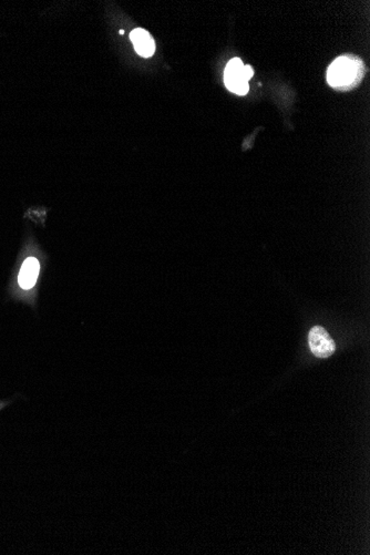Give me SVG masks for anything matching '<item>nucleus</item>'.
Masks as SVG:
<instances>
[{"instance_id":"1","label":"nucleus","mask_w":370,"mask_h":555,"mask_svg":"<svg viewBox=\"0 0 370 555\" xmlns=\"http://www.w3.org/2000/svg\"><path fill=\"white\" fill-rule=\"evenodd\" d=\"M364 76V62L353 55H345L337 58L327 70L329 86L340 91H349L357 87Z\"/></svg>"},{"instance_id":"2","label":"nucleus","mask_w":370,"mask_h":555,"mask_svg":"<svg viewBox=\"0 0 370 555\" xmlns=\"http://www.w3.org/2000/svg\"><path fill=\"white\" fill-rule=\"evenodd\" d=\"M254 75L253 68L249 65H244L240 58H234L227 64L224 71V82L227 89L232 92L245 96L250 86L249 81Z\"/></svg>"},{"instance_id":"3","label":"nucleus","mask_w":370,"mask_h":555,"mask_svg":"<svg viewBox=\"0 0 370 555\" xmlns=\"http://www.w3.org/2000/svg\"><path fill=\"white\" fill-rule=\"evenodd\" d=\"M309 344L311 353L318 358H329L336 351V345L329 331L320 326H315L309 331Z\"/></svg>"},{"instance_id":"4","label":"nucleus","mask_w":370,"mask_h":555,"mask_svg":"<svg viewBox=\"0 0 370 555\" xmlns=\"http://www.w3.org/2000/svg\"><path fill=\"white\" fill-rule=\"evenodd\" d=\"M130 39L135 46V51L139 56L150 58L155 51V39L148 31L142 28H137L130 34Z\"/></svg>"},{"instance_id":"5","label":"nucleus","mask_w":370,"mask_h":555,"mask_svg":"<svg viewBox=\"0 0 370 555\" xmlns=\"http://www.w3.org/2000/svg\"><path fill=\"white\" fill-rule=\"evenodd\" d=\"M18 395L14 396L12 399H0V411H3L5 408L10 406L14 402V399L17 398Z\"/></svg>"}]
</instances>
